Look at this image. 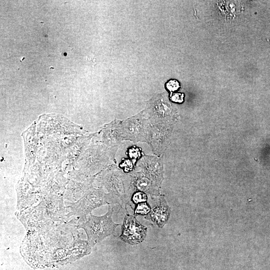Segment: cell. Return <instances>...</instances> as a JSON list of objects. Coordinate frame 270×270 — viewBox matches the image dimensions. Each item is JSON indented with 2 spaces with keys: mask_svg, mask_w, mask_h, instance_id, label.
I'll use <instances>...</instances> for the list:
<instances>
[{
  "mask_svg": "<svg viewBox=\"0 0 270 270\" xmlns=\"http://www.w3.org/2000/svg\"><path fill=\"white\" fill-rule=\"evenodd\" d=\"M113 208L108 206V212L102 216H97L92 213L88 220L78 226L84 230L88 236L87 242L90 247L94 246L106 237L114 234L116 228L120 225L113 222Z\"/></svg>",
  "mask_w": 270,
  "mask_h": 270,
  "instance_id": "obj_1",
  "label": "cell"
},
{
  "mask_svg": "<svg viewBox=\"0 0 270 270\" xmlns=\"http://www.w3.org/2000/svg\"><path fill=\"white\" fill-rule=\"evenodd\" d=\"M147 234V228L136 220V216L128 214H125L119 238L131 245L142 243Z\"/></svg>",
  "mask_w": 270,
  "mask_h": 270,
  "instance_id": "obj_2",
  "label": "cell"
},
{
  "mask_svg": "<svg viewBox=\"0 0 270 270\" xmlns=\"http://www.w3.org/2000/svg\"><path fill=\"white\" fill-rule=\"evenodd\" d=\"M106 204H110L108 200L104 198L102 192L96 191L69 206L70 210L67 216H78L80 222H84L86 216L91 214L93 210Z\"/></svg>",
  "mask_w": 270,
  "mask_h": 270,
  "instance_id": "obj_3",
  "label": "cell"
},
{
  "mask_svg": "<svg viewBox=\"0 0 270 270\" xmlns=\"http://www.w3.org/2000/svg\"><path fill=\"white\" fill-rule=\"evenodd\" d=\"M171 209L165 199L162 197L156 206L151 209L144 218L160 228H162L168 222Z\"/></svg>",
  "mask_w": 270,
  "mask_h": 270,
  "instance_id": "obj_4",
  "label": "cell"
},
{
  "mask_svg": "<svg viewBox=\"0 0 270 270\" xmlns=\"http://www.w3.org/2000/svg\"><path fill=\"white\" fill-rule=\"evenodd\" d=\"M134 210V216H146L151 210L150 206L147 202H142L135 205Z\"/></svg>",
  "mask_w": 270,
  "mask_h": 270,
  "instance_id": "obj_5",
  "label": "cell"
},
{
  "mask_svg": "<svg viewBox=\"0 0 270 270\" xmlns=\"http://www.w3.org/2000/svg\"><path fill=\"white\" fill-rule=\"evenodd\" d=\"M148 197L146 194L142 192H136L134 193L132 197V202L136 204L147 202Z\"/></svg>",
  "mask_w": 270,
  "mask_h": 270,
  "instance_id": "obj_6",
  "label": "cell"
},
{
  "mask_svg": "<svg viewBox=\"0 0 270 270\" xmlns=\"http://www.w3.org/2000/svg\"><path fill=\"white\" fill-rule=\"evenodd\" d=\"M137 188L142 190H146L149 188L148 182L143 179L138 180L136 182Z\"/></svg>",
  "mask_w": 270,
  "mask_h": 270,
  "instance_id": "obj_7",
  "label": "cell"
},
{
  "mask_svg": "<svg viewBox=\"0 0 270 270\" xmlns=\"http://www.w3.org/2000/svg\"><path fill=\"white\" fill-rule=\"evenodd\" d=\"M167 88L171 91L173 92L178 90L180 87L179 83L176 80H170L166 84Z\"/></svg>",
  "mask_w": 270,
  "mask_h": 270,
  "instance_id": "obj_8",
  "label": "cell"
},
{
  "mask_svg": "<svg viewBox=\"0 0 270 270\" xmlns=\"http://www.w3.org/2000/svg\"><path fill=\"white\" fill-rule=\"evenodd\" d=\"M183 94L176 93L172 96L171 99L174 102H181L183 101Z\"/></svg>",
  "mask_w": 270,
  "mask_h": 270,
  "instance_id": "obj_9",
  "label": "cell"
}]
</instances>
